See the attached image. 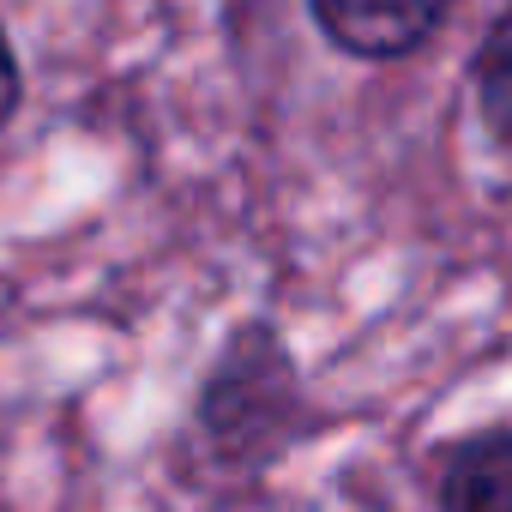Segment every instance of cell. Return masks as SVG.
<instances>
[{"label": "cell", "instance_id": "6da1fadb", "mask_svg": "<svg viewBox=\"0 0 512 512\" xmlns=\"http://www.w3.org/2000/svg\"><path fill=\"white\" fill-rule=\"evenodd\" d=\"M320 31L362 61L416 55L452 13V0H308Z\"/></svg>", "mask_w": 512, "mask_h": 512}, {"label": "cell", "instance_id": "7a4b0ae2", "mask_svg": "<svg viewBox=\"0 0 512 512\" xmlns=\"http://www.w3.org/2000/svg\"><path fill=\"white\" fill-rule=\"evenodd\" d=\"M440 506L452 512H512V434H482L452 452L440 476Z\"/></svg>", "mask_w": 512, "mask_h": 512}, {"label": "cell", "instance_id": "3957f363", "mask_svg": "<svg viewBox=\"0 0 512 512\" xmlns=\"http://www.w3.org/2000/svg\"><path fill=\"white\" fill-rule=\"evenodd\" d=\"M476 109L494 127V139L512 151V13L488 31V43L476 49Z\"/></svg>", "mask_w": 512, "mask_h": 512}, {"label": "cell", "instance_id": "277c9868", "mask_svg": "<svg viewBox=\"0 0 512 512\" xmlns=\"http://www.w3.org/2000/svg\"><path fill=\"white\" fill-rule=\"evenodd\" d=\"M13 103H19V67H13V49H7V37H0V127H7Z\"/></svg>", "mask_w": 512, "mask_h": 512}]
</instances>
